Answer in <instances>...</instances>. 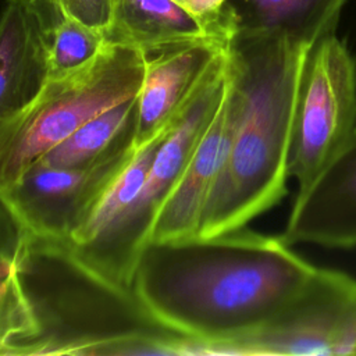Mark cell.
Here are the masks:
<instances>
[{"label":"cell","instance_id":"1","mask_svg":"<svg viewBox=\"0 0 356 356\" xmlns=\"http://www.w3.org/2000/svg\"><path fill=\"white\" fill-rule=\"evenodd\" d=\"M317 267L282 236L245 227L213 235L147 242L132 289L167 327L193 341L192 355L259 328L286 306Z\"/></svg>","mask_w":356,"mask_h":356},{"label":"cell","instance_id":"2","mask_svg":"<svg viewBox=\"0 0 356 356\" xmlns=\"http://www.w3.org/2000/svg\"><path fill=\"white\" fill-rule=\"evenodd\" d=\"M11 285L18 328L3 356L191 355L192 338L82 263L67 239L28 231Z\"/></svg>","mask_w":356,"mask_h":356},{"label":"cell","instance_id":"3","mask_svg":"<svg viewBox=\"0 0 356 356\" xmlns=\"http://www.w3.org/2000/svg\"><path fill=\"white\" fill-rule=\"evenodd\" d=\"M312 47L280 32H235L228 40L236 120L196 236L242 228L286 195L296 96Z\"/></svg>","mask_w":356,"mask_h":356},{"label":"cell","instance_id":"4","mask_svg":"<svg viewBox=\"0 0 356 356\" xmlns=\"http://www.w3.org/2000/svg\"><path fill=\"white\" fill-rule=\"evenodd\" d=\"M143 51L107 42L85 65L49 76L36 97L0 124V193L99 113L138 95Z\"/></svg>","mask_w":356,"mask_h":356},{"label":"cell","instance_id":"5","mask_svg":"<svg viewBox=\"0 0 356 356\" xmlns=\"http://www.w3.org/2000/svg\"><path fill=\"white\" fill-rule=\"evenodd\" d=\"M227 82L225 46L164 134L143 186L125 216L95 248L83 254H75L103 278L121 288L132 289L140 250L149 242L161 206L181 179L200 138L218 111Z\"/></svg>","mask_w":356,"mask_h":356},{"label":"cell","instance_id":"6","mask_svg":"<svg viewBox=\"0 0 356 356\" xmlns=\"http://www.w3.org/2000/svg\"><path fill=\"white\" fill-rule=\"evenodd\" d=\"M203 355H356V280L317 268L278 313L246 335L207 345Z\"/></svg>","mask_w":356,"mask_h":356},{"label":"cell","instance_id":"7","mask_svg":"<svg viewBox=\"0 0 356 356\" xmlns=\"http://www.w3.org/2000/svg\"><path fill=\"white\" fill-rule=\"evenodd\" d=\"M356 127V61L330 33L312 47L300 78L288 175L306 185Z\"/></svg>","mask_w":356,"mask_h":356},{"label":"cell","instance_id":"8","mask_svg":"<svg viewBox=\"0 0 356 356\" xmlns=\"http://www.w3.org/2000/svg\"><path fill=\"white\" fill-rule=\"evenodd\" d=\"M135 150L128 143L76 167L33 164L1 195L31 234L68 239Z\"/></svg>","mask_w":356,"mask_h":356},{"label":"cell","instance_id":"9","mask_svg":"<svg viewBox=\"0 0 356 356\" xmlns=\"http://www.w3.org/2000/svg\"><path fill=\"white\" fill-rule=\"evenodd\" d=\"M289 245L356 246V127L295 197L281 235Z\"/></svg>","mask_w":356,"mask_h":356},{"label":"cell","instance_id":"10","mask_svg":"<svg viewBox=\"0 0 356 356\" xmlns=\"http://www.w3.org/2000/svg\"><path fill=\"white\" fill-rule=\"evenodd\" d=\"M225 46L203 38L143 51L145 74L136 95V147L177 118Z\"/></svg>","mask_w":356,"mask_h":356},{"label":"cell","instance_id":"11","mask_svg":"<svg viewBox=\"0 0 356 356\" xmlns=\"http://www.w3.org/2000/svg\"><path fill=\"white\" fill-rule=\"evenodd\" d=\"M235 120L236 96L228 75L220 108L200 138L181 179L161 206L149 242L185 239L197 235L204 204L228 157Z\"/></svg>","mask_w":356,"mask_h":356},{"label":"cell","instance_id":"12","mask_svg":"<svg viewBox=\"0 0 356 356\" xmlns=\"http://www.w3.org/2000/svg\"><path fill=\"white\" fill-rule=\"evenodd\" d=\"M49 78L46 28L32 1L7 0L0 14V124L21 113Z\"/></svg>","mask_w":356,"mask_h":356},{"label":"cell","instance_id":"13","mask_svg":"<svg viewBox=\"0 0 356 356\" xmlns=\"http://www.w3.org/2000/svg\"><path fill=\"white\" fill-rule=\"evenodd\" d=\"M106 40L142 51L179 42L210 38L228 43L175 0H113Z\"/></svg>","mask_w":356,"mask_h":356},{"label":"cell","instance_id":"14","mask_svg":"<svg viewBox=\"0 0 356 356\" xmlns=\"http://www.w3.org/2000/svg\"><path fill=\"white\" fill-rule=\"evenodd\" d=\"M346 0H225L224 15L235 32H280L314 46L334 33Z\"/></svg>","mask_w":356,"mask_h":356},{"label":"cell","instance_id":"15","mask_svg":"<svg viewBox=\"0 0 356 356\" xmlns=\"http://www.w3.org/2000/svg\"><path fill=\"white\" fill-rule=\"evenodd\" d=\"M168 127L145 145L136 147L129 161L104 191L86 220L67 239L75 254H83L95 248L125 216L143 186L152 160Z\"/></svg>","mask_w":356,"mask_h":356},{"label":"cell","instance_id":"16","mask_svg":"<svg viewBox=\"0 0 356 356\" xmlns=\"http://www.w3.org/2000/svg\"><path fill=\"white\" fill-rule=\"evenodd\" d=\"M136 110L135 96L99 113L43 154L35 164L51 167L85 165L124 145L135 143Z\"/></svg>","mask_w":356,"mask_h":356},{"label":"cell","instance_id":"17","mask_svg":"<svg viewBox=\"0 0 356 356\" xmlns=\"http://www.w3.org/2000/svg\"><path fill=\"white\" fill-rule=\"evenodd\" d=\"M46 43L49 76H58L89 63L104 46L106 35L74 17L61 15L46 29Z\"/></svg>","mask_w":356,"mask_h":356},{"label":"cell","instance_id":"18","mask_svg":"<svg viewBox=\"0 0 356 356\" xmlns=\"http://www.w3.org/2000/svg\"><path fill=\"white\" fill-rule=\"evenodd\" d=\"M28 229L0 193V296L8 289L13 268Z\"/></svg>","mask_w":356,"mask_h":356},{"label":"cell","instance_id":"19","mask_svg":"<svg viewBox=\"0 0 356 356\" xmlns=\"http://www.w3.org/2000/svg\"><path fill=\"white\" fill-rule=\"evenodd\" d=\"M113 0H50L53 14L70 15L81 22L106 31L111 21Z\"/></svg>","mask_w":356,"mask_h":356},{"label":"cell","instance_id":"20","mask_svg":"<svg viewBox=\"0 0 356 356\" xmlns=\"http://www.w3.org/2000/svg\"><path fill=\"white\" fill-rule=\"evenodd\" d=\"M185 10L204 21L214 33L228 42L232 36V29L224 15L225 0H175Z\"/></svg>","mask_w":356,"mask_h":356},{"label":"cell","instance_id":"21","mask_svg":"<svg viewBox=\"0 0 356 356\" xmlns=\"http://www.w3.org/2000/svg\"><path fill=\"white\" fill-rule=\"evenodd\" d=\"M15 330V317H14V303L11 282L8 289L0 296V356H3L7 341L11 338Z\"/></svg>","mask_w":356,"mask_h":356},{"label":"cell","instance_id":"22","mask_svg":"<svg viewBox=\"0 0 356 356\" xmlns=\"http://www.w3.org/2000/svg\"><path fill=\"white\" fill-rule=\"evenodd\" d=\"M32 3L35 6V8L38 10L46 29L58 21V18L53 14V11L50 8V0H32Z\"/></svg>","mask_w":356,"mask_h":356},{"label":"cell","instance_id":"23","mask_svg":"<svg viewBox=\"0 0 356 356\" xmlns=\"http://www.w3.org/2000/svg\"><path fill=\"white\" fill-rule=\"evenodd\" d=\"M21 1H32V0H21Z\"/></svg>","mask_w":356,"mask_h":356},{"label":"cell","instance_id":"24","mask_svg":"<svg viewBox=\"0 0 356 356\" xmlns=\"http://www.w3.org/2000/svg\"><path fill=\"white\" fill-rule=\"evenodd\" d=\"M0 1H1V0H0Z\"/></svg>","mask_w":356,"mask_h":356}]
</instances>
